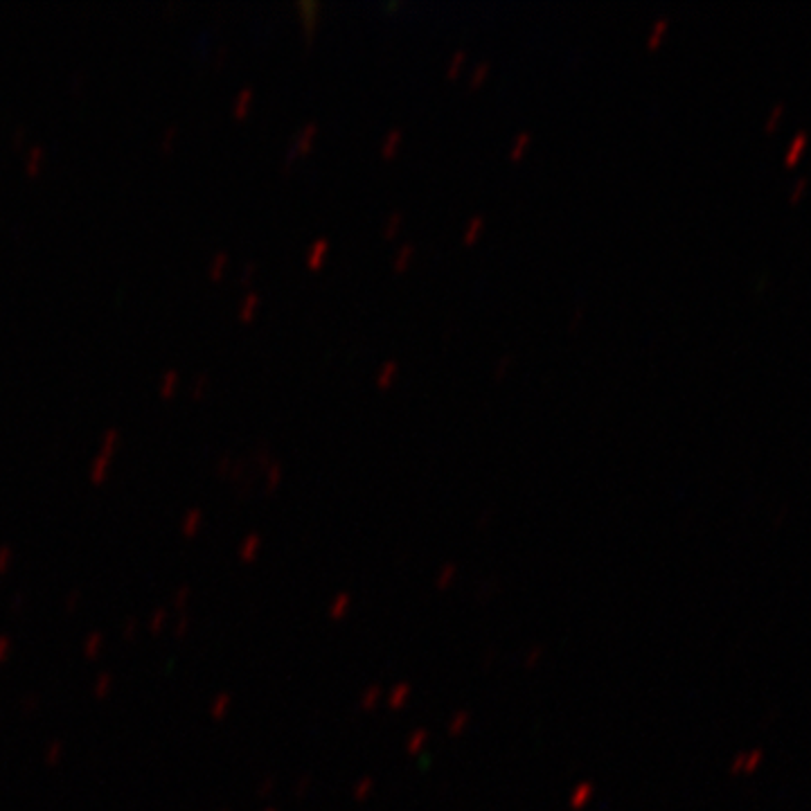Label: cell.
<instances>
[{
	"label": "cell",
	"instance_id": "cell-1",
	"mask_svg": "<svg viewBox=\"0 0 811 811\" xmlns=\"http://www.w3.org/2000/svg\"><path fill=\"white\" fill-rule=\"evenodd\" d=\"M807 142H809L807 131H798V133L793 136L791 145H789V149H787V155H785V165H787V167H795V165H798L802 151L807 149Z\"/></svg>",
	"mask_w": 811,
	"mask_h": 811
},
{
	"label": "cell",
	"instance_id": "cell-2",
	"mask_svg": "<svg viewBox=\"0 0 811 811\" xmlns=\"http://www.w3.org/2000/svg\"><path fill=\"white\" fill-rule=\"evenodd\" d=\"M399 142H402V129H392V131L386 136V140H383V145H381V153H383V155H390V153H394V151H397V147H399Z\"/></svg>",
	"mask_w": 811,
	"mask_h": 811
},
{
	"label": "cell",
	"instance_id": "cell-3",
	"mask_svg": "<svg viewBox=\"0 0 811 811\" xmlns=\"http://www.w3.org/2000/svg\"><path fill=\"white\" fill-rule=\"evenodd\" d=\"M327 239H318L314 246H311V250H309V255H307V262L311 264V266H318V262L325 257L327 255Z\"/></svg>",
	"mask_w": 811,
	"mask_h": 811
},
{
	"label": "cell",
	"instance_id": "cell-4",
	"mask_svg": "<svg viewBox=\"0 0 811 811\" xmlns=\"http://www.w3.org/2000/svg\"><path fill=\"white\" fill-rule=\"evenodd\" d=\"M782 113H785V104L777 102V104L773 106V111H771V116H768V120H766V126H764V131H766V133H773V131L777 129V122H780V118H782Z\"/></svg>",
	"mask_w": 811,
	"mask_h": 811
},
{
	"label": "cell",
	"instance_id": "cell-5",
	"mask_svg": "<svg viewBox=\"0 0 811 811\" xmlns=\"http://www.w3.org/2000/svg\"><path fill=\"white\" fill-rule=\"evenodd\" d=\"M667 27H670V19H658L656 21V25H653V30H651V34H649V46H656L658 41H660V36H663V32L667 30Z\"/></svg>",
	"mask_w": 811,
	"mask_h": 811
},
{
	"label": "cell",
	"instance_id": "cell-6",
	"mask_svg": "<svg viewBox=\"0 0 811 811\" xmlns=\"http://www.w3.org/2000/svg\"><path fill=\"white\" fill-rule=\"evenodd\" d=\"M397 369H399V365H397L394 361H388L386 365H383L381 372L377 374V381L381 383V386H386V383H390V379H392V374L397 372Z\"/></svg>",
	"mask_w": 811,
	"mask_h": 811
},
{
	"label": "cell",
	"instance_id": "cell-7",
	"mask_svg": "<svg viewBox=\"0 0 811 811\" xmlns=\"http://www.w3.org/2000/svg\"><path fill=\"white\" fill-rule=\"evenodd\" d=\"M528 142H530V133H528V131H525V133H521V136L516 138V142H514V147H511V151H509V155H511V158L516 160L519 155H521V151H525V149H528Z\"/></svg>",
	"mask_w": 811,
	"mask_h": 811
},
{
	"label": "cell",
	"instance_id": "cell-8",
	"mask_svg": "<svg viewBox=\"0 0 811 811\" xmlns=\"http://www.w3.org/2000/svg\"><path fill=\"white\" fill-rule=\"evenodd\" d=\"M805 190H807V178H798V180H795V185H793V190H791L789 201L791 203H798L800 198H802V194H805Z\"/></svg>",
	"mask_w": 811,
	"mask_h": 811
},
{
	"label": "cell",
	"instance_id": "cell-9",
	"mask_svg": "<svg viewBox=\"0 0 811 811\" xmlns=\"http://www.w3.org/2000/svg\"><path fill=\"white\" fill-rule=\"evenodd\" d=\"M487 73H489V63H485V61L478 63V66L474 68V77H471V81H469V83H471V86H478V83L487 77Z\"/></svg>",
	"mask_w": 811,
	"mask_h": 811
},
{
	"label": "cell",
	"instance_id": "cell-10",
	"mask_svg": "<svg viewBox=\"0 0 811 811\" xmlns=\"http://www.w3.org/2000/svg\"><path fill=\"white\" fill-rule=\"evenodd\" d=\"M480 228H482V217H476L471 223L466 225V230H464V239H466V241H471V239L478 235V230H480Z\"/></svg>",
	"mask_w": 811,
	"mask_h": 811
},
{
	"label": "cell",
	"instance_id": "cell-11",
	"mask_svg": "<svg viewBox=\"0 0 811 811\" xmlns=\"http://www.w3.org/2000/svg\"><path fill=\"white\" fill-rule=\"evenodd\" d=\"M412 257V246H404L402 250H399V255H397L394 257V266L397 268H404L406 266V262Z\"/></svg>",
	"mask_w": 811,
	"mask_h": 811
},
{
	"label": "cell",
	"instance_id": "cell-12",
	"mask_svg": "<svg viewBox=\"0 0 811 811\" xmlns=\"http://www.w3.org/2000/svg\"><path fill=\"white\" fill-rule=\"evenodd\" d=\"M314 133H316V124H309L307 129L302 131L300 140H297V145H300V149H307V147H309V142H311V138H314Z\"/></svg>",
	"mask_w": 811,
	"mask_h": 811
},
{
	"label": "cell",
	"instance_id": "cell-13",
	"mask_svg": "<svg viewBox=\"0 0 811 811\" xmlns=\"http://www.w3.org/2000/svg\"><path fill=\"white\" fill-rule=\"evenodd\" d=\"M462 61H464V52L458 50V52H455V56H453V61L449 63V75H455V73H458V68H460Z\"/></svg>",
	"mask_w": 811,
	"mask_h": 811
},
{
	"label": "cell",
	"instance_id": "cell-14",
	"mask_svg": "<svg viewBox=\"0 0 811 811\" xmlns=\"http://www.w3.org/2000/svg\"><path fill=\"white\" fill-rule=\"evenodd\" d=\"M399 223H402V215H399V212H397V215H390V221H388V225H386V235L390 237V235L394 233V228H399Z\"/></svg>",
	"mask_w": 811,
	"mask_h": 811
}]
</instances>
